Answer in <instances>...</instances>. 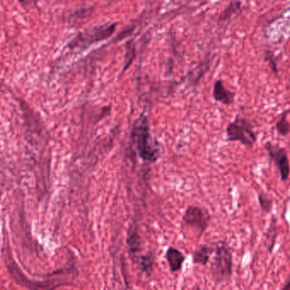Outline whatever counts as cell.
<instances>
[{"mask_svg": "<svg viewBox=\"0 0 290 290\" xmlns=\"http://www.w3.org/2000/svg\"><path fill=\"white\" fill-rule=\"evenodd\" d=\"M279 234V229H278V224L275 218H273L270 226L267 230V232L265 234V245L267 247L268 252H273V249L276 245V241Z\"/></svg>", "mask_w": 290, "mask_h": 290, "instance_id": "4fadbf2b", "label": "cell"}, {"mask_svg": "<svg viewBox=\"0 0 290 290\" xmlns=\"http://www.w3.org/2000/svg\"><path fill=\"white\" fill-rule=\"evenodd\" d=\"M213 97L216 101L220 102L223 105H231L234 101L235 93L227 90L224 87L223 81L218 80L216 81L213 88Z\"/></svg>", "mask_w": 290, "mask_h": 290, "instance_id": "9c48e42d", "label": "cell"}, {"mask_svg": "<svg viewBox=\"0 0 290 290\" xmlns=\"http://www.w3.org/2000/svg\"><path fill=\"white\" fill-rule=\"evenodd\" d=\"M259 206L261 207L262 212L268 214L272 212L273 206V200L272 198L266 195L265 193H259L258 194Z\"/></svg>", "mask_w": 290, "mask_h": 290, "instance_id": "9a60e30c", "label": "cell"}, {"mask_svg": "<svg viewBox=\"0 0 290 290\" xmlns=\"http://www.w3.org/2000/svg\"><path fill=\"white\" fill-rule=\"evenodd\" d=\"M127 243H128V248H129V252L132 255V259L134 260L139 256V253L142 250V241L140 238L139 232L136 227L132 226L129 232H128V238H127Z\"/></svg>", "mask_w": 290, "mask_h": 290, "instance_id": "30bf717a", "label": "cell"}, {"mask_svg": "<svg viewBox=\"0 0 290 290\" xmlns=\"http://www.w3.org/2000/svg\"><path fill=\"white\" fill-rule=\"evenodd\" d=\"M30 1H31V2H37L38 0H30Z\"/></svg>", "mask_w": 290, "mask_h": 290, "instance_id": "ac0fdd59", "label": "cell"}, {"mask_svg": "<svg viewBox=\"0 0 290 290\" xmlns=\"http://www.w3.org/2000/svg\"><path fill=\"white\" fill-rule=\"evenodd\" d=\"M214 245L210 270L213 281L217 285L227 284L233 273V255L228 244L225 241L217 242Z\"/></svg>", "mask_w": 290, "mask_h": 290, "instance_id": "7a4b0ae2", "label": "cell"}, {"mask_svg": "<svg viewBox=\"0 0 290 290\" xmlns=\"http://www.w3.org/2000/svg\"><path fill=\"white\" fill-rule=\"evenodd\" d=\"M116 29V25H108V26H99L98 28L92 30L90 32H88L84 40H78V42L84 41L87 44H93L98 41L104 40L105 38H109L114 31Z\"/></svg>", "mask_w": 290, "mask_h": 290, "instance_id": "ba28073f", "label": "cell"}, {"mask_svg": "<svg viewBox=\"0 0 290 290\" xmlns=\"http://www.w3.org/2000/svg\"><path fill=\"white\" fill-rule=\"evenodd\" d=\"M289 111H285L283 113L280 119L276 123L277 133L281 136L286 137L290 134V123L288 121L287 115Z\"/></svg>", "mask_w": 290, "mask_h": 290, "instance_id": "5bb4252c", "label": "cell"}, {"mask_svg": "<svg viewBox=\"0 0 290 290\" xmlns=\"http://www.w3.org/2000/svg\"><path fill=\"white\" fill-rule=\"evenodd\" d=\"M165 257L170 270L173 273H177L182 269L186 259L183 253L174 247H169L165 252Z\"/></svg>", "mask_w": 290, "mask_h": 290, "instance_id": "52a82bcc", "label": "cell"}, {"mask_svg": "<svg viewBox=\"0 0 290 290\" xmlns=\"http://www.w3.org/2000/svg\"><path fill=\"white\" fill-rule=\"evenodd\" d=\"M6 267L18 285L30 290H54L62 285L71 284V279H75L77 276V272L75 268H63L61 270L53 273L52 279L44 281H35L27 279L12 257V254L9 248L4 251Z\"/></svg>", "mask_w": 290, "mask_h": 290, "instance_id": "6da1fadb", "label": "cell"}, {"mask_svg": "<svg viewBox=\"0 0 290 290\" xmlns=\"http://www.w3.org/2000/svg\"><path fill=\"white\" fill-rule=\"evenodd\" d=\"M280 290H290V273L288 277L287 280L285 281V285H283Z\"/></svg>", "mask_w": 290, "mask_h": 290, "instance_id": "e0dca14e", "label": "cell"}, {"mask_svg": "<svg viewBox=\"0 0 290 290\" xmlns=\"http://www.w3.org/2000/svg\"><path fill=\"white\" fill-rule=\"evenodd\" d=\"M213 251H214L213 244L211 245H208V244L201 245L199 249L193 253V262L195 264L206 266L211 261Z\"/></svg>", "mask_w": 290, "mask_h": 290, "instance_id": "8fae6325", "label": "cell"}, {"mask_svg": "<svg viewBox=\"0 0 290 290\" xmlns=\"http://www.w3.org/2000/svg\"><path fill=\"white\" fill-rule=\"evenodd\" d=\"M132 137L143 160L148 162H154L158 160L160 156V148L152 143L148 121L146 116H142L140 119L137 120Z\"/></svg>", "mask_w": 290, "mask_h": 290, "instance_id": "3957f363", "label": "cell"}, {"mask_svg": "<svg viewBox=\"0 0 290 290\" xmlns=\"http://www.w3.org/2000/svg\"><path fill=\"white\" fill-rule=\"evenodd\" d=\"M183 222L197 231L198 236H201L210 222V216L207 212L196 206H189L183 216Z\"/></svg>", "mask_w": 290, "mask_h": 290, "instance_id": "8992f818", "label": "cell"}, {"mask_svg": "<svg viewBox=\"0 0 290 290\" xmlns=\"http://www.w3.org/2000/svg\"><path fill=\"white\" fill-rule=\"evenodd\" d=\"M133 261L138 264V267L143 273L150 276L154 266V255L153 253L149 252L146 255H139Z\"/></svg>", "mask_w": 290, "mask_h": 290, "instance_id": "7c38bea8", "label": "cell"}, {"mask_svg": "<svg viewBox=\"0 0 290 290\" xmlns=\"http://www.w3.org/2000/svg\"><path fill=\"white\" fill-rule=\"evenodd\" d=\"M266 61H268L269 63H270L271 67H272V69H273V72L275 73L276 75H278L279 74V69H278V64H277V61L274 60L273 58V56L270 54H268V55L266 56Z\"/></svg>", "mask_w": 290, "mask_h": 290, "instance_id": "2e32d148", "label": "cell"}, {"mask_svg": "<svg viewBox=\"0 0 290 290\" xmlns=\"http://www.w3.org/2000/svg\"><path fill=\"white\" fill-rule=\"evenodd\" d=\"M265 149L267 151L273 162L275 163L277 168L279 169L281 180L283 182L287 181L290 175V165L286 149L279 145H274L270 142H267L265 145Z\"/></svg>", "mask_w": 290, "mask_h": 290, "instance_id": "5b68a950", "label": "cell"}, {"mask_svg": "<svg viewBox=\"0 0 290 290\" xmlns=\"http://www.w3.org/2000/svg\"><path fill=\"white\" fill-rule=\"evenodd\" d=\"M226 137L228 141L241 143L248 148H251L257 141V135L253 129L252 124L244 117L238 116L227 126Z\"/></svg>", "mask_w": 290, "mask_h": 290, "instance_id": "277c9868", "label": "cell"}]
</instances>
